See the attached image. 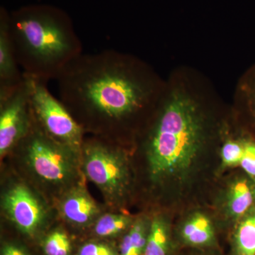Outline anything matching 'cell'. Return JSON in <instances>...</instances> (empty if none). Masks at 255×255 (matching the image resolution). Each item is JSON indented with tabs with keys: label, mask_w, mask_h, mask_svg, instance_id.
Returning a JSON list of instances; mask_svg holds the SVG:
<instances>
[{
	"label": "cell",
	"mask_w": 255,
	"mask_h": 255,
	"mask_svg": "<svg viewBox=\"0 0 255 255\" xmlns=\"http://www.w3.org/2000/svg\"><path fill=\"white\" fill-rule=\"evenodd\" d=\"M24 76V75H23ZM33 124L26 80L19 86L0 95V155L17 147Z\"/></svg>",
	"instance_id": "obj_7"
},
{
	"label": "cell",
	"mask_w": 255,
	"mask_h": 255,
	"mask_svg": "<svg viewBox=\"0 0 255 255\" xmlns=\"http://www.w3.org/2000/svg\"><path fill=\"white\" fill-rule=\"evenodd\" d=\"M11 46L23 75L48 82L82 53L68 15L54 6L32 5L9 16Z\"/></svg>",
	"instance_id": "obj_2"
},
{
	"label": "cell",
	"mask_w": 255,
	"mask_h": 255,
	"mask_svg": "<svg viewBox=\"0 0 255 255\" xmlns=\"http://www.w3.org/2000/svg\"><path fill=\"white\" fill-rule=\"evenodd\" d=\"M60 101L82 129H112L155 97L152 78L135 60L113 50L82 53L57 78Z\"/></svg>",
	"instance_id": "obj_1"
},
{
	"label": "cell",
	"mask_w": 255,
	"mask_h": 255,
	"mask_svg": "<svg viewBox=\"0 0 255 255\" xmlns=\"http://www.w3.org/2000/svg\"><path fill=\"white\" fill-rule=\"evenodd\" d=\"M17 146L22 148L32 173L42 183L65 191L77 184L80 155L47 136L33 120L31 130Z\"/></svg>",
	"instance_id": "obj_4"
},
{
	"label": "cell",
	"mask_w": 255,
	"mask_h": 255,
	"mask_svg": "<svg viewBox=\"0 0 255 255\" xmlns=\"http://www.w3.org/2000/svg\"><path fill=\"white\" fill-rule=\"evenodd\" d=\"M84 174L97 186L107 202L119 204L127 194L130 171L127 157L112 143L100 139L84 142L80 153Z\"/></svg>",
	"instance_id": "obj_5"
},
{
	"label": "cell",
	"mask_w": 255,
	"mask_h": 255,
	"mask_svg": "<svg viewBox=\"0 0 255 255\" xmlns=\"http://www.w3.org/2000/svg\"><path fill=\"white\" fill-rule=\"evenodd\" d=\"M132 223L131 218L127 215L111 213L101 215L95 223V233L99 237H114L130 227Z\"/></svg>",
	"instance_id": "obj_16"
},
{
	"label": "cell",
	"mask_w": 255,
	"mask_h": 255,
	"mask_svg": "<svg viewBox=\"0 0 255 255\" xmlns=\"http://www.w3.org/2000/svg\"><path fill=\"white\" fill-rule=\"evenodd\" d=\"M245 140H229L223 145L221 149V159L223 164L228 167L240 165L244 153Z\"/></svg>",
	"instance_id": "obj_19"
},
{
	"label": "cell",
	"mask_w": 255,
	"mask_h": 255,
	"mask_svg": "<svg viewBox=\"0 0 255 255\" xmlns=\"http://www.w3.org/2000/svg\"><path fill=\"white\" fill-rule=\"evenodd\" d=\"M242 92L247 120L253 136L251 138L255 140V68L248 73L245 79Z\"/></svg>",
	"instance_id": "obj_17"
},
{
	"label": "cell",
	"mask_w": 255,
	"mask_h": 255,
	"mask_svg": "<svg viewBox=\"0 0 255 255\" xmlns=\"http://www.w3.org/2000/svg\"><path fill=\"white\" fill-rule=\"evenodd\" d=\"M43 250L46 255H69L71 252V242L64 231L55 230L45 239Z\"/></svg>",
	"instance_id": "obj_18"
},
{
	"label": "cell",
	"mask_w": 255,
	"mask_h": 255,
	"mask_svg": "<svg viewBox=\"0 0 255 255\" xmlns=\"http://www.w3.org/2000/svg\"><path fill=\"white\" fill-rule=\"evenodd\" d=\"M23 75L34 123L52 140L80 155L84 144L82 128L63 102L50 93L48 82Z\"/></svg>",
	"instance_id": "obj_6"
},
{
	"label": "cell",
	"mask_w": 255,
	"mask_h": 255,
	"mask_svg": "<svg viewBox=\"0 0 255 255\" xmlns=\"http://www.w3.org/2000/svg\"><path fill=\"white\" fill-rule=\"evenodd\" d=\"M2 206L10 221L28 236L39 230L48 216L41 199L22 183L13 184L6 190Z\"/></svg>",
	"instance_id": "obj_8"
},
{
	"label": "cell",
	"mask_w": 255,
	"mask_h": 255,
	"mask_svg": "<svg viewBox=\"0 0 255 255\" xmlns=\"http://www.w3.org/2000/svg\"><path fill=\"white\" fill-rule=\"evenodd\" d=\"M240 166L246 175L255 182V140L251 137L245 140L244 153Z\"/></svg>",
	"instance_id": "obj_20"
},
{
	"label": "cell",
	"mask_w": 255,
	"mask_h": 255,
	"mask_svg": "<svg viewBox=\"0 0 255 255\" xmlns=\"http://www.w3.org/2000/svg\"><path fill=\"white\" fill-rule=\"evenodd\" d=\"M182 239L191 246H207L214 242V231L207 216L196 214L191 216L181 231Z\"/></svg>",
	"instance_id": "obj_12"
},
{
	"label": "cell",
	"mask_w": 255,
	"mask_h": 255,
	"mask_svg": "<svg viewBox=\"0 0 255 255\" xmlns=\"http://www.w3.org/2000/svg\"><path fill=\"white\" fill-rule=\"evenodd\" d=\"M255 206V182L241 177L233 183L228 198V209L235 219H241Z\"/></svg>",
	"instance_id": "obj_11"
},
{
	"label": "cell",
	"mask_w": 255,
	"mask_h": 255,
	"mask_svg": "<svg viewBox=\"0 0 255 255\" xmlns=\"http://www.w3.org/2000/svg\"><path fill=\"white\" fill-rule=\"evenodd\" d=\"M233 244L235 255H255V206L239 220Z\"/></svg>",
	"instance_id": "obj_13"
},
{
	"label": "cell",
	"mask_w": 255,
	"mask_h": 255,
	"mask_svg": "<svg viewBox=\"0 0 255 255\" xmlns=\"http://www.w3.org/2000/svg\"><path fill=\"white\" fill-rule=\"evenodd\" d=\"M60 214L67 222L88 226L101 216V209L85 186L77 184L65 191L58 203Z\"/></svg>",
	"instance_id": "obj_9"
},
{
	"label": "cell",
	"mask_w": 255,
	"mask_h": 255,
	"mask_svg": "<svg viewBox=\"0 0 255 255\" xmlns=\"http://www.w3.org/2000/svg\"><path fill=\"white\" fill-rule=\"evenodd\" d=\"M169 228L162 216H155L150 222L147 243L142 255H168Z\"/></svg>",
	"instance_id": "obj_15"
},
{
	"label": "cell",
	"mask_w": 255,
	"mask_h": 255,
	"mask_svg": "<svg viewBox=\"0 0 255 255\" xmlns=\"http://www.w3.org/2000/svg\"><path fill=\"white\" fill-rule=\"evenodd\" d=\"M9 14L6 10L0 11V95L16 88L24 80L11 46L8 29Z\"/></svg>",
	"instance_id": "obj_10"
},
{
	"label": "cell",
	"mask_w": 255,
	"mask_h": 255,
	"mask_svg": "<svg viewBox=\"0 0 255 255\" xmlns=\"http://www.w3.org/2000/svg\"><path fill=\"white\" fill-rule=\"evenodd\" d=\"M203 142L202 120L194 102L185 96H172L159 112L146 142L151 179L162 182L186 177Z\"/></svg>",
	"instance_id": "obj_3"
},
{
	"label": "cell",
	"mask_w": 255,
	"mask_h": 255,
	"mask_svg": "<svg viewBox=\"0 0 255 255\" xmlns=\"http://www.w3.org/2000/svg\"><path fill=\"white\" fill-rule=\"evenodd\" d=\"M78 255H119L108 245L101 243H87L81 247Z\"/></svg>",
	"instance_id": "obj_21"
},
{
	"label": "cell",
	"mask_w": 255,
	"mask_h": 255,
	"mask_svg": "<svg viewBox=\"0 0 255 255\" xmlns=\"http://www.w3.org/2000/svg\"><path fill=\"white\" fill-rule=\"evenodd\" d=\"M150 223L140 218L133 221L121 243L119 255H142L147 243Z\"/></svg>",
	"instance_id": "obj_14"
},
{
	"label": "cell",
	"mask_w": 255,
	"mask_h": 255,
	"mask_svg": "<svg viewBox=\"0 0 255 255\" xmlns=\"http://www.w3.org/2000/svg\"><path fill=\"white\" fill-rule=\"evenodd\" d=\"M1 255H30L22 247L14 243H6L1 250Z\"/></svg>",
	"instance_id": "obj_22"
}]
</instances>
